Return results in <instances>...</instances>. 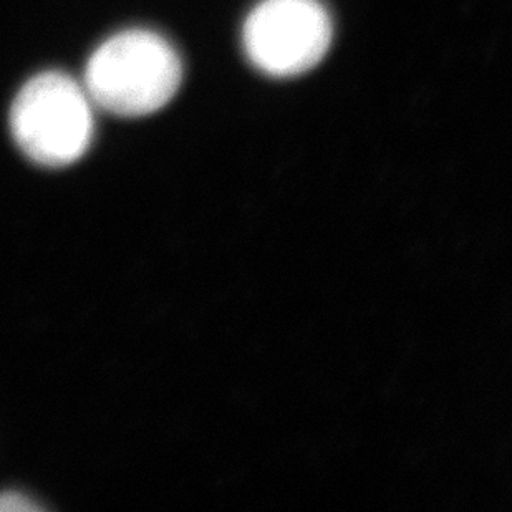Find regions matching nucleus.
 <instances>
[{"instance_id":"2","label":"nucleus","mask_w":512,"mask_h":512,"mask_svg":"<svg viewBox=\"0 0 512 512\" xmlns=\"http://www.w3.org/2000/svg\"><path fill=\"white\" fill-rule=\"evenodd\" d=\"M10 131L20 151L37 165H73L92 145L95 105L83 83L68 73H39L17 93Z\"/></svg>"},{"instance_id":"4","label":"nucleus","mask_w":512,"mask_h":512,"mask_svg":"<svg viewBox=\"0 0 512 512\" xmlns=\"http://www.w3.org/2000/svg\"><path fill=\"white\" fill-rule=\"evenodd\" d=\"M40 509L42 508L29 498H25L24 494H0V511H40Z\"/></svg>"},{"instance_id":"1","label":"nucleus","mask_w":512,"mask_h":512,"mask_svg":"<svg viewBox=\"0 0 512 512\" xmlns=\"http://www.w3.org/2000/svg\"><path fill=\"white\" fill-rule=\"evenodd\" d=\"M181 82L178 50L148 29L123 30L105 40L88 58L82 80L95 108L126 118L160 112Z\"/></svg>"},{"instance_id":"3","label":"nucleus","mask_w":512,"mask_h":512,"mask_svg":"<svg viewBox=\"0 0 512 512\" xmlns=\"http://www.w3.org/2000/svg\"><path fill=\"white\" fill-rule=\"evenodd\" d=\"M334 24L320 0H261L242 25L252 67L274 78L299 77L329 54Z\"/></svg>"}]
</instances>
